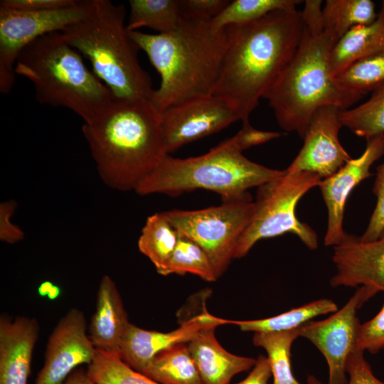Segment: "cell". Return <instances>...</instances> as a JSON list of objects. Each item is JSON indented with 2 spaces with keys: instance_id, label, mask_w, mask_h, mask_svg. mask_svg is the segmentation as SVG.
<instances>
[{
  "instance_id": "cell-1",
  "label": "cell",
  "mask_w": 384,
  "mask_h": 384,
  "mask_svg": "<svg viewBox=\"0 0 384 384\" xmlns=\"http://www.w3.org/2000/svg\"><path fill=\"white\" fill-rule=\"evenodd\" d=\"M301 12L277 10L225 28L227 46L213 95L227 101L243 122L294 56L302 40Z\"/></svg>"
},
{
  "instance_id": "cell-2",
  "label": "cell",
  "mask_w": 384,
  "mask_h": 384,
  "mask_svg": "<svg viewBox=\"0 0 384 384\" xmlns=\"http://www.w3.org/2000/svg\"><path fill=\"white\" fill-rule=\"evenodd\" d=\"M82 131L99 176L115 190L134 191L167 155L161 112L150 100L116 101Z\"/></svg>"
},
{
  "instance_id": "cell-3",
  "label": "cell",
  "mask_w": 384,
  "mask_h": 384,
  "mask_svg": "<svg viewBox=\"0 0 384 384\" xmlns=\"http://www.w3.org/2000/svg\"><path fill=\"white\" fill-rule=\"evenodd\" d=\"M210 22L182 18L165 33L129 31L160 75V85L149 99L160 112L192 98L213 95L227 39L225 29L215 31Z\"/></svg>"
},
{
  "instance_id": "cell-4",
  "label": "cell",
  "mask_w": 384,
  "mask_h": 384,
  "mask_svg": "<svg viewBox=\"0 0 384 384\" xmlns=\"http://www.w3.org/2000/svg\"><path fill=\"white\" fill-rule=\"evenodd\" d=\"M15 73L32 82L39 103L69 109L84 124L101 118L116 102L60 31L41 36L26 46L17 58Z\"/></svg>"
},
{
  "instance_id": "cell-5",
  "label": "cell",
  "mask_w": 384,
  "mask_h": 384,
  "mask_svg": "<svg viewBox=\"0 0 384 384\" xmlns=\"http://www.w3.org/2000/svg\"><path fill=\"white\" fill-rule=\"evenodd\" d=\"M336 42L325 31L312 32L304 27L294 56L263 97L279 125L302 139L319 109L348 110L363 97L340 86L331 72L330 57Z\"/></svg>"
},
{
  "instance_id": "cell-6",
  "label": "cell",
  "mask_w": 384,
  "mask_h": 384,
  "mask_svg": "<svg viewBox=\"0 0 384 384\" xmlns=\"http://www.w3.org/2000/svg\"><path fill=\"white\" fill-rule=\"evenodd\" d=\"M124 4L92 0L88 15L65 28L68 43L87 58L94 73L107 86L116 101L149 100L154 89L141 67L139 50L125 24Z\"/></svg>"
},
{
  "instance_id": "cell-7",
  "label": "cell",
  "mask_w": 384,
  "mask_h": 384,
  "mask_svg": "<svg viewBox=\"0 0 384 384\" xmlns=\"http://www.w3.org/2000/svg\"><path fill=\"white\" fill-rule=\"evenodd\" d=\"M284 170L270 169L246 158L223 141L201 156L186 159L166 155L136 187L139 195L164 193L178 196L196 189L220 195L223 201L242 198L248 189L282 176Z\"/></svg>"
},
{
  "instance_id": "cell-8",
  "label": "cell",
  "mask_w": 384,
  "mask_h": 384,
  "mask_svg": "<svg viewBox=\"0 0 384 384\" xmlns=\"http://www.w3.org/2000/svg\"><path fill=\"white\" fill-rule=\"evenodd\" d=\"M322 178L302 171L284 173L257 187L253 216L237 244L234 258L245 256L260 240L289 233L297 235L310 250L318 247L314 230L296 216V206L311 188L319 186Z\"/></svg>"
},
{
  "instance_id": "cell-9",
  "label": "cell",
  "mask_w": 384,
  "mask_h": 384,
  "mask_svg": "<svg viewBox=\"0 0 384 384\" xmlns=\"http://www.w3.org/2000/svg\"><path fill=\"white\" fill-rule=\"evenodd\" d=\"M255 210L248 193L242 198L223 201L218 206L163 212L172 226L206 252L218 279L234 259L237 244Z\"/></svg>"
},
{
  "instance_id": "cell-10",
  "label": "cell",
  "mask_w": 384,
  "mask_h": 384,
  "mask_svg": "<svg viewBox=\"0 0 384 384\" xmlns=\"http://www.w3.org/2000/svg\"><path fill=\"white\" fill-rule=\"evenodd\" d=\"M92 0H78L70 6L46 11H29L0 6V92L8 94L16 80L15 65L20 53L41 36L62 32L84 19Z\"/></svg>"
},
{
  "instance_id": "cell-11",
  "label": "cell",
  "mask_w": 384,
  "mask_h": 384,
  "mask_svg": "<svg viewBox=\"0 0 384 384\" xmlns=\"http://www.w3.org/2000/svg\"><path fill=\"white\" fill-rule=\"evenodd\" d=\"M240 120L225 100L208 95L171 105L161 112L163 142L167 154L185 144L215 134Z\"/></svg>"
},
{
  "instance_id": "cell-12",
  "label": "cell",
  "mask_w": 384,
  "mask_h": 384,
  "mask_svg": "<svg viewBox=\"0 0 384 384\" xmlns=\"http://www.w3.org/2000/svg\"><path fill=\"white\" fill-rule=\"evenodd\" d=\"M366 302L361 286L347 303L327 319L309 321L299 328V336L310 341L324 355L329 367L328 384H347L346 366L356 350L360 321L358 308Z\"/></svg>"
},
{
  "instance_id": "cell-13",
  "label": "cell",
  "mask_w": 384,
  "mask_h": 384,
  "mask_svg": "<svg viewBox=\"0 0 384 384\" xmlns=\"http://www.w3.org/2000/svg\"><path fill=\"white\" fill-rule=\"evenodd\" d=\"M96 353L84 313L70 309L56 324L46 346L45 361L34 384H63L82 364L89 365Z\"/></svg>"
},
{
  "instance_id": "cell-14",
  "label": "cell",
  "mask_w": 384,
  "mask_h": 384,
  "mask_svg": "<svg viewBox=\"0 0 384 384\" xmlns=\"http://www.w3.org/2000/svg\"><path fill=\"white\" fill-rule=\"evenodd\" d=\"M341 110L323 107L312 115L297 156L285 169L288 173L308 171L327 178L343 166L352 158L338 140L343 126Z\"/></svg>"
},
{
  "instance_id": "cell-15",
  "label": "cell",
  "mask_w": 384,
  "mask_h": 384,
  "mask_svg": "<svg viewBox=\"0 0 384 384\" xmlns=\"http://www.w3.org/2000/svg\"><path fill=\"white\" fill-rule=\"evenodd\" d=\"M332 260L336 274L330 280L331 287L361 285L366 301L384 292V231L377 240L370 242L346 233L334 246Z\"/></svg>"
},
{
  "instance_id": "cell-16",
  "label": "cell",
  "mask_w": 384,
  "mask_h": 384,
  "mask_svg": "<svg viewBox=\"0 0 384 384\" xmlns=\"http://www.w3.org/2000/svg\"><path fill=\"white\" fill-rule=\"evenodd\" d=\"M384 154V134L367 139L366 148L356 159H351L331 176L323 178L319 187L328 210L325 245H336L346 233L343 229V212L351 191L371 176L372 164Z\"/></svg>"
},
{
  "instance_id": "cell-17",
  "label": "cell",
  "mask_w": 384,
  "mask_h": 384,
  "mask_svg": "<svg viewBox=\"0 0 384 384\" xmlns=\"http://www.w3.org/2000/svg\"><path fill=\"white\" fill-rule=\"evenodd\" d=\"M233 322L205 311L169 332L146 330L129 323L120 341L119 356L126 364L143 374L154 357L163 350L178 343H188L207 326Z\"/></svg>"
},
{
  "instance_id": "cell-18",
  "label": "cell",
  "mask_w": 384,
  "mask_h": 384,
  "mask_svg": "<svg viewBox=\"0 0 384 384\" xmlns=\"http://www.w3.org/2000/svg\"><path fill=\"white\" fill-rule=\"evenodd\" d=\"M39 334L33 318H0V384H27Z\"/></svg>"
},
{
  "instance_id": "cell-19",
  "label": "cell",
  "mask_w": 384,
  "mask_h": 384,
  "mask_svg": "<svg viewBox=\"0 0 384 384\" xmlns=\"http://www.w3.org/2000/svg\"><path fill=\"white\" fill-rule=\"evenodd\" d=\"M216 327L202 329L188 342L202 384H230L236 374L253 368L257 361L225 350L215 336Z\"/></svg>"
},
{
  "instance_id": "cell-20",
  "label": "cell",
  "mask_w": 384,
  "mask_h": 384,
  "mask_svg": "<svg viewBox=\"0 0 384 384\" xmlns=\"http://www.w3.org/2000/svg\"><path fill=\"white\" fill-rule=\"evenodd\" d=\"M129 323L115 282L110 276H102L97 290L96 309L89 326V336L95 348L119 354L120 341Z\"/></svg>"
},
{
  "instance_id": "cell-21",
  "label": "cell",
  "mask_w": 384,
  "mask_h": 384,
  "mask_svg": "<svg viewBox=\"0 0 384 384\" xmlns=\"http://www.w3.org/2000/svg\"><path fill=\"white\" fill-rule=\"evenodd\" d=\"M384 51V0L376 19L353 27L334 45L330 57L334 77L354 62Z\"/></svg>"
},
{
  "instance_id": "cell-22",
  "label": "cell",
  "mask_w": 384,
  "mask_h": 384,
  "mask_svg": "<svg viewBox=\"0 0 384 384\" xmlns=\"http://www.w3.org/2000/svg\"><path fill=\"white\" fill-rule=\"evenodd\" d=\"M143 374L161 384H202L188 343L174 345L157 353Z\"/></svg>"
},
{
  "instance_id": "cell-23",
  "label": "cell",
  "mask_w": 384,
  "mask_h": 384,
  "mask_svg": "<svg viewBox=\"0 0 384 384\" xmlns=\"http://www.w3.org/2000/svg\"><path fill=\"white\" fill-rule=\"evenodd\" d=\"M336 304L329 299H321L293 308L274 316L256 320L233 321L243 331L272 333L294 330L320 315L334 313Z\"/></svg>"
},
{
  "instance_id": "cell-24",
  "label": "cell",
  "mask_w": 384,
  "mask_h": 384,
  "mask_svg": "<svg viewBox=\"0 0 384 384\" xmlns=\"http://www.w3.org/2000/svg\"><path fill=\"white\" fill-rule=\"evenodd\" d=\"M178 237L179 233L163 212L156 213L147 218L139 238L138 248L160 274L171 258Z\"/></svg>"
},
{
  "instance_id": "cell-25",
  "label": "cell",
  "mask_w": 384,
  "mask_h": 384,
  "mask_svg": "<svg viewBox=\"0 0 384 384\" xmlns=\"http://www.w3.org/2000/svg\"><path fill=\"white\" fill-rule=\"evenodd\" d=\"M322 13L324 31L337 41L353 27L368 25L378 16L371 0H326Z\"/></svg>"
},
{
  "instance_id": "cell-26",
  "label": "cell",
  "mask_w": 384,
  "mask_h": 384,
  "mask_svg": "<svg viewBox=\"0 0 384 384\" xmlns=\"http://www.w3.org/2000/svg\"><path fill=\"white\" fill-rule=\"evenodd\" d=\"M129 4L128 31L146 27L165 33L174 30L182 20L179 0H130Z\"/></svg>"
},
{
  "instance_id": "cell-27",
  "label": "cell",
  "mask_w": 384,
  "mask_h": 384,
  "mask_svg": "<svg viewBox=\"0 0 384 384\" xmlns=\"http://www.w3.org/2000/svg\"><path fill=\"white\" fill-rule=\"evenodd\" d=\"M299 337V328L281 332L255 333L252 342L267 353L272 384H301L294 376L291 367V348Z\"/></svg>"
},
{
  "instance_id": "cell-28",
  "label": "cell",
  "mask_w": 384,
  "mask_h": 384,
  "mask_svg": "<svg viewBox=\"0 0 384 384\" xmlns=\"http://www.w3.org/2000/svg\"><path fill=\"white\" fill-rule=\"evenodd\" d=\"M340 120L343 126L366 140L384 134V84L372 91L363 103L341 110Z\"/></svg>"
},
{
  "instance_id": "cell-29",
  "label": "cell",
  "mask_w": 384,
  "mask_h": 384,
  "mask_svg": "<svg viewBox=\"0 0 384 384\" xmlns=\"http://www.w3.org/2000/svg\"><path fill=\"white\" fill-rule=\"evenodd\" d=\"M302 1L297 0H234L213 20L211 27L221 31L230 25L243 24L260 19L277 10H294Z\"/></svg>"
},
{
  "instance_id": "cell-30",
  "label": "cell",
  "mask_w": 384,
  "mask_h": 384,
  "mask_svg": "<svg viewBox=\"0 0 384 384\" xmlns=\"http://www.w3.org/2000/svg\"><path fill=\"white\" fill-rule=\"evenodd\" d=\"M186 273L193 274L208 282L217 279L206 252L193 240L179 233L176 248L160 274Z\"/></svg>"
},
{
  "instance_id": "cell-31",
  "label": "cell",
  "mask_w": 384,
  "mask_h": 384,
  "mask_svg": "<svg viewBox=\"0 0 384 384\" xmlns=\"http://www.w3.org/2000/svg\"><path fill=\"white\" fill-rule=\"evenodd\" d=\"M87 371L95 384H161L132 368L119 354L97 349Z\"/></svg>"
},
{
  "instance_id": "cell-32",
  "label": "cell",
  "mask_w": 384,
  "mask_h": 384,
  "mask_svg": "<svg viewBox=\"0 0 384 384\" xmlns=\"http://www.w3.org/2000/svg\"><path fill=\"white\" fill-rule=\"evenodd\" d=\"M338 84L365 95L384 84V51L358 60L335 76Z\"/></svg>"
},
{
  "instance_id": "cell-33",
  "label": "cell",
  "mask_w": 384,
  "mask_h": 384,
  "mask_svg": "<svg viewBox=\"0 0 384 384\" xmlns=\"http://www.w3.org/2000/svg\"><path fill=\"white\" fill-rule=\"evenodd\" d=\"M384 293V292H383ZM384 348V302L380 311L370 320L360 324L356 350L377 353Z\"/></svg>"
},
{
  "instance_id": "cell-34",
  "label": "cell",
  "mask_w": 384,
  "mask_h": 384,
  "mask_svg": "<svg viewBox=\"0 0 384 384\" xmlns=\"http://www.w3.org/2000/svg\"><path fill=\"white\" fill-rule=\"evenodd\" d=\"M373 191L377 201L367 228L360 237L363 242L375 240L384 231V161L377 167Z\"/></svg>"
},
{
  "instance_id": "cell-35",
  "label": "cell",
  "mask_w": 384,
  "mask_h": 384,
  "mask_svg": "<svg viewBox=\"0 0 384 384\" xmlns=\"http://www.w3.org/2000/svg\"><path fill=\"white\" fill-rule=\"evenodd\" d=\"M228 0H180L181 18L195 21L209 22L228 4Z\"/></svg>"
},
{
  "instance_id": "cell-36",
  "label": "cell",
  "mask_w": 384,
  "mask_h": 384,
  "mask_svg": "<svg viewBox=\"0 0 384 384\" xmlns=\"http://www.w3.org/2000/svg\"><path fill=\"white\" fill-rule=\"evenodd\" d=\"M363 353L364 352L354 350L348 356L346 366V370L349 377L347 384H384L374 375ZM308 383L322 384L312 375L309 376Z\"/></svg>"
},
{
  "instance_id": "cell-37",
  "label": "cell",
  "mask_w": 384,
  "mask_h": 384,
  "mask_svg": "<svg viewBox=\"0 0 384 384\" xmlns=\"http://www.w3.org/2000/svg\"><path fill=\"white\" fill-rule=\"evenodd\" d=\"M282 133L258 130L249 121L243 122L241 129L231 138L225 140L234 149L242 151L253 146H257L278 138Z\"/></svg>"
},
{
  "instance_id": "cell-38",
  "label": "cell",
  "mask_w": 384,
  "mask_h": 384,
  "mask_svg": "<svg viewBox=\"0 0 384 384\" xmlns=\"http://www.w3.org/2000/svg\"><path fill=\"white\" fill-rule=\"evenodd\" d=\"M17 203L13 200L0 204V240L9 244L16 243L24 238L21 229L11 221Z\"/></svg>"
},
{
  "instance_id": "cell-39",
  "label": "cell",
  "mask_w": 384,
  "mask_h": 384,
  "mask_svg": "<svg viewBox=\"0 0 384 384\" xmlns=\"http://www.w3.org/2000/svg\"><path fill=\"white\" fill-rule=\"evenodd\" d=\"M78 0H1L0 6L29 11H46L75 4Z\"/></svg>"
},
{
  "instance_id": "cell-40",
  "label": "cell",
  "mask_w": 384,
  "mask_h": 384,
  "mask_svg": "<svg viewBox=\"0 0 384 384\" xmlns=\"http://www.w3.org/2000/svg\"><path fill=\"white\" fill-rule=\"evenodd\" d=\"M322 1L306 0L301 11L304 27L312 32L324 31Z\"/></svg>"
},
{
  "instance_id": "cell-41",
  "label": "cell",
  "mask_w": 384,
  "mask_h": 384,
  "mask_svg": "<svg viewBox=\"0 0 384 384\" xmlns=\"http://www.w3.org/2000/svg\"><path fill=\"white\" fill-rule=\"evenodd\" d=\"M272 376L267 357L260 356L249 375L236 384H268Z\"/></svg>"
},
{
  "instance_id": "cell-42",
  "label": "cell",
  "mask_w": 384,
  "mask_h": 384,
  "mask_svg": "<svg viewBox=\"0 0 384 384\" xmlns=\"http://www.w3.org/2000/svg\"><path fill=\"white\" fill-rule=\"evenodd\" d=\"M63 384H95L90 378L87 370L76 368L66 378Z\"/></svg>"
},
{
  "instance_id": "cell-43",
  "label": "cell",
  "mask_w": 384,
  "mask_h": 384,
  "mask_svg": "<svg viewBox=\"0 0 384 384\" xmlns=\"http://www.w3.org/2000/svg\"><path fill=\"white\" fill-rule=\"evenodd\" d=\"M39 292L41 294H54L56 297L59 294V288L50 282H46L40 286Z\"/></svg>"
}]
</instances>
